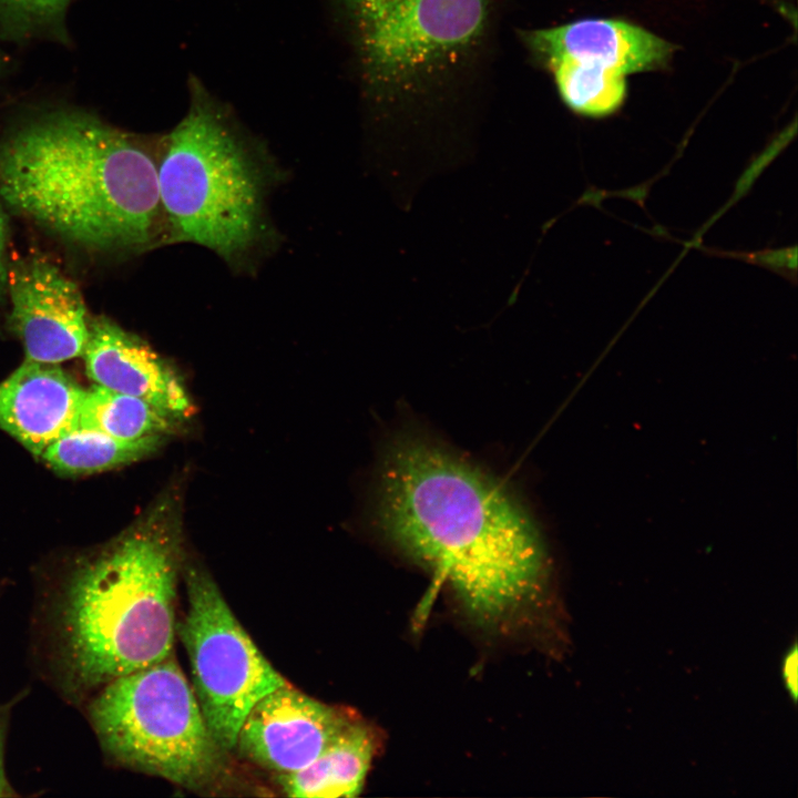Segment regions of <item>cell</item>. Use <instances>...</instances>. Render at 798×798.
Returning <instances> with one entry per match:
<instances>
[{
  "label": "cell",
  "mask_w": 798,
  "mask_h": 798,
  "mask_svg": "<svg viewBox=\"0 0 798 798\" xmlns=\"http://www.w3.org/2000/svg\"><path fill=\"white\" fill-rule=\"evenodd\" d=\"M3 62H4L3 55H2V53H1V51H0V70H1L2 65H3Z\"/></svg>",
  "instance_id": "obj_21"
},
{
  "label": "cell",
  "mask_w": 798,
  "mask_h": 798,
  "mask_svg": "<svg viewBox=\"0 0 798 798\" xmlns=\"http://www.w3.org/2000/svg\"><path fill=\"white\" fill-rule=\"evenodd\" d=\"M9 328L20 338L25 360L58 365L82 356L89 319L78 285L42 257L8 268Z\"/></svg>",
  "instance_id": "obj_8"
},
{
  "label": "cell",
  "mask_w": 798,
  "mask_h": 798,
  "mask_svg": "<svg viewBox=\"0 0 798 798\" xmlns=\"http://www.w3.org/2000/svg\"><path fill=\"white\" fill-rule=\"evenodd\" d=\"M377 520L480 623L498 625L546 595V551L524 508L499 481L424 437L405 434L386 451Z\"/></svg>",
  "instance_id": "obj_1"
},
{
  "label": "cell",
  "mask_w": 798,
  "mask_h": 798,
  "mask_svg": "<svg viewBox=\"0 0 798 798\" xmlns=\"http://www.w3.org/2000/svg\"><path fill=\"white\" fill-rule=\"evenodd\" d=\"M183 119L164 137L157 182L167 243L204 246L229 264L266 238L270 171L265 153L195 78Z\"/></svg>",
  "instance_id": "obj_5"
},
{
  "label": "cell",
  "mask_w": 798,
  "mask_h": 798,
  "mask_svg": "<svg viewBox=\"0 0 798 798\" xmlns=\"http://www.w3.org/2000/svg\"><path fill=\"white\" fill-rule=\"evenodd\" d=\"M181 422L142 398L98 385L84 390L78 418V427L127 441L167 437L178 430Z\"/></svg>",
  "instance_id": "obj_14"
},
{
  "label": "cell",
  "mask_w": 798,
  "mask_h": 798,
  "mask_svg": "<svg viewBox=\"0 0 798 798\" xmlns=\"http://www.w3.org/2000/svg\"><path fill=\"white\" fill-rule=\"evenodd\" d=\"M370 730L354 718L305 768L277 775L288 797H355L362 789L374 756Z\"/></svg>",
  "instance_id": "obj_13"
},
{
  "label": "cell",
  "mask_w": 798,
  "mask_h": 798,
  "mask_svg": "<svg viewBox=\"0 0 798 798\" xmlns=\"http://www.w3.org/2000/svg\"><path fill=\"white\" fill-rule=\"evenodd\" d=\"M7 221L0 206V303L7 290L8 267L6 264Z\"/></svg>",
  "instance_id": "obj_19"
},
{
  "label": "cell",
  "mask_w": 798,
  "mask_h": 798,
  "mask_svg": "<svg viewBox=\"0 0 798 798\" xmlns=\"http://www.w3.org/2000/svg\"><path fill=\"white\" fill-rule=\"evenodd\" d=\"M82 356L86 375L95 385L142 398L181 421L194 413L192 400L171 366L112 319L90 317Z\"/></svg>",
  "instance_id": "obj_10"
},
{
  "label": "cell",
  "mask_w": 798,
  "mask_h": 798,
  "mask_svg": "<svg viewBox=\"0 0 798 798\" xmlns=\"http://www.w3.org/2000/svg\"><path fill=\"white\" fill-rule=\"evenodd\" d=\"M187 608L176 632L188 656L192 687L217 744L235 749L253 706L287 684L238 622L213 577L203 569L184 572Z\"/></svg>",
  "instance_id": "obj_7"
},
{
  "label": "cell",
  "mask_w": 798,
  "mask_h": 798,
  "mask_svg": "<svg viewBox=\"0 0 798 798\" xmlns=\"http://www.w3.org/2000/svg\"><path fill=\"white\" fill-rule=\"evenodd\" d=\"M798 653H797V644L794 643V645L787 651V653L784 656L782 659V678L787 688V692L789 693V696L794 703H796L797 699V665H798Z\"/></svg>",
  "instance_id": "obj_18"
},
{
  "label": "cell",
  "mask_w": 798,
  "mask_h": 798,
  "mask_svg": "<svg viewBox=\"0 0 798 798\" xmlns=\"http://www.w3.org/2000/svg\"><path fill=\"white\" fill-rule=\"evenodd\" d=\"M83 395L58 365L24 360L0 382V428L41 456L78 426Z\"/></svg>",
  "instance_id": "obj_12"
},
{
  "label": "cell",
  "mask_w": 798,
  "mask_h": 798,
  "mask_svg": "<svg viewBox=\"0 0 798 798\" xmlns=\"http://www.w3.org/2000/svg\"><path fill=\"white\" fill-rule=\"evenodd\" d=\"M516 37L536 65L553 58H571L624 75L664 66L674 50L671 43L644 28L613 19H581L551 28L516 29Z\"/></svg>",
  "instance_id": "obj_11"
},
{
  "label": "cell",
  "mask_w": 798,
  "mask_h": 798,
  "mask_svg": "<svg viewBox=\"0 0 798 798\" xmlns=\"http://www.w3.org/2000/svg\"><path fill=\"white\" fill-rule=\"evenodd\" d=\"M351 719L287 683L253 706L241 725L235 749L277 775L295 773L309 765Z\"/></svg>",
  "instance_id": "obj_9"
},
{
  "label": "cell",
  "mask_w": 798,
  "mask_h": 798,
  "mask_svg": "<svg viewBox=\"0 0 798 798\" xmlns=\"http://www.w3.org/2000/svg\"><path fill=\"white\" fill-rule=\"evenodd\" d=\"M157 155L88 113H45L0 144V198L80 247L140 253L167 243Z\"/></svg>",
  "instance_id": "obj_2"
},
{
  "label": "cell",
  "mask_w": 798,
  "mask_h": 798,
  "mask_svg": "<svg viewBox=\"0 0 798 798\" xmlns=\"http://www.w3.org/2000/svg\"><path fill=\"white\" fill-rule=\"evenodd\" d=\"M90 714L104 749L125 767L192 791L208 789L224 771L227 753L174 652L105 684Z\"/></svg>",
  "instance_id": "obj_6"
},
{
  "label": "cell",
  "mask_w": 798,
  "mask_h": 798,
  "mask_svg": "<svg viewBox=\"0 0 798 798\" xmlns=\"http://www.w3.org/2000/svg\"><path fill=\"white\" fill-rule=\"evenodd\" d=\"M2 748V735L0 727V797H9L13 796V791L6 776Z\"/></svg>",
  "instance_id": "obj_20"
},
{
  "label": "cell",
  "mask_w": 798,
  "mask_h": 798,
  "mask_svg": "<svg viewBox=\"0 0 798 798\" xmlns=\"http://www.w3.org/2000/svg\"><path fill=\"white\" fill-rule=\"evenodd\" d=\"M70 0H0V28L16 39L51 37L63 40Z\"/></svg>",
  "instance_id": "obj_17"
},
{
  "label": "cell",
  "mask_w": 798,
  "mask_h": 798,
  "mask_svg": "<svg viewBox=\"0 0 798 798\" xmlns=\"http://www.w3.org/2000/svg\"><path fill=\"white\" fill-rule=\"evenodd\" d=\"M164 438L153 436L127 441L76 426L52 442L40 457L61 474H89L145 458L161 447Z\"/></svg>",
  "instance_id": "obj_15"
},
{
  "label": "cell",
  "mask_w": 798,
  "mask_h": 798,
  "mask_svg": "<svg viewBox=\"0 0 798 798\" xmlns=\"http://www.w3.org/2000/svg\"><path fill=\"white\" fill-rule=\"evenodd\" d=\"M181 569L180 522L168 500L74 570L60 621L80 683L104 686L173 652Z\"/></svg>",
  "instance_id": "obj_4"
},
{
  "label": "cell",
  "mask_w": 798,
  "mask_h": 798,
  "mask_svg": "<svg viewBox=\"0 0 798 798\" xmlns=\"http://www.w3.org/2000/svg\"><path fill=\"white\" fill-rule=\"evenodd\" d=\"M360 98L385 126L418 125L484 92L503 0H329Z\"/></svg>",
  "instance_id": "obj_3"
},
{
  "label": "cell",
  "mask_w": 798,
  "mask_h": 798,
  "mask_svg": "<svg viewBox=\"0 0 798 798\" xmlns=\"http://www.w3.org/2000/svg\"><path fill=\"white\" fill-rule=\"evenodd\" d=\"M538 66L552 75L561 100L579 115L604 117L625 100V75L615 70L571 58L549 59Z\"/></svg>",
  "instance_id": "obj_16"
}]
</instances>
